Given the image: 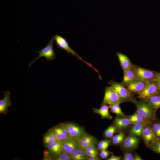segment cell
I'll use <instances>...</instances> for the list:
<instances>
[{
	"mask_svg": "<svg viewBox=\"0 0 160 160\" xmlns=\"http://www.w3.org/2000/svg\"><path fill=\"white\" fill-rule=\"evenodd\" d=\"M134 65L132 67L124 71L123 79L122 82L124 85L135 79Z\"/></svg>",
	"mask_w": 160,
	"mask_h": 160,
	"instance_id": "cell-22",
	"label": "cell"
},
{
	"mask_svg": "<svg viewBox=\"0 0 160 160\" xmlns=\"http://www.w3.org/2000/svg\"><path fill=\"white\" fill-rule=\"evenodd\" d=\"M139 140L136 136L131 135L126 137L123 140L122 148L129 151L135 148L138 145Z\"/></svg>",
	"mask_w": 160,
	"mask_h": 160,
	"instance_id": "cell-13",
	"label": "cell"
},
{
	"mask_svg": "<svg viewBox=\"0 0 160 160\" xmlns=\"http://www.w3.org/2000/svg\"><path fill=\"white\" fill-rule=\"evenodd\" d=\"M77 140L69 138L63 143V152L70 155L77 148Z\"/></svg>",
	"mask_w": 160,
	"mask_h": 160,
	"instance_id": "cell-18",
	"label": "cell"
},
{
	"mask_svg": "<svg viewBox=\"0 0 160 160\" xmlns=\"http://www.w3.org/2000/svg\"><path fill=\"white\" fill-rule=\"evenodd\" d=\"M4 96V98L0 100V113L6 114L8 109L12 105L10 100L11 93L9 91L3 92Z\"/></svg>",
	"mask_w": 160,
	"mask_h": 160,
	"instance_id": "cell-14",
	"label": "cell"
},
{
	"mask_svg": "<svg viewBox=\"0 0 160 160\" xmlns=\"http://www.w3.org/2000/svg\"><path fill=\"white\" fill-rule=\"evenodd\" d=\"M116 55L119 59L121 66L124 71L128 69L134 65L125 55L118 52L116 53Z\"/></svg>",
	"mask_w": 160,
	"mask_h": 160,
	"instance_id": "cell-17",
	"label": "cell"
},
{
	"mask_svg": "<svg viewBox=\"0 0 160 160\" xmlns=\"http://www.w3.org/2000/svg\"><path fill=\"white\" fill-rule=\"evenodd\" d=\"M46 147L49 153L54 156L63 152V143L61 142H55L49 144Z\"/></svg>",
	"mask_w": 160,
	"mask_h": 160,
	"instance_id": "cell-19",
	"label": "cell"
},
{
	"mask_svg": "<svg viewBox=\"0 0 160 160\" xmlns=\"http://www.w3.org/2000/svg\"><path fill=\"white\" fill-rule=\"evenodd\" d=\"M128 118L130 121L131 124H134L137 123H141L146 125L150 124L137 111L133 114L130 116Z\"/></svg>",
	"mask_w": 160,
	"mask_h": 160,
	"instance_id": "cell-24",
	"label": "cell"
},
{
	"mask_svg": "<svg viewBox=\"0 0 160 160\" xmlns=\"http://www.w3.org/2000/svg\"><path fill=\"white\" fill-rule=\"evenodd\" d=\"M87 159L88 160H98L99 159L98 157H88Z\"/></svg>",
	"mask_w": 160,
	"mask_h": 160,
	"instance_id": "cell-38",
	"label": "cell"
},
{
	"mask_svg": "<svg viewBox=\"0 0 160 160\" xmlns=\"http://www.w3.org/2000/svg\"><path fill=\"white\" fill-rule=\"evenodd\" d=\"M110 154V152L106 150H102L100 153V156L101 158L105 159L109 156Z\"/></svg>",
	"mask_w": 160,
	"mask_h": 160,
	"instance_id": "cell-35",
	"label": "cell"
},
{
	"mask_svg": "<svg viewBox=\"0 0 160 160\" xmlns=\"http://www.w3.org/2000/svg\"><path fill=\"white\" fill-rule=\"evenodd\" d=\"M54 40L55 44L58 48L65 50L68 54L70 53L72 55L75 56L79 60H81L88 66L93 68L97 73L98 72V70L95 69L92 64L83 60L78 54L71 48L68 41L65 37L56 34L55 36Z\"/></svg>",
	"mask_w": 160,
	"mask_h": 160,
	"instance_id": "cell-3",
	"label": "cell"
},
{
	"mask_svg": "<svg viewBox=\"0 0 160 160\" xmlns=\"http://www.w3.org/2000/svg\"><path fill=\"white\" fill-rule=\"evenodd\" d=\"M134 156L130 153L125 152L123 155V159L124 160H134Z\"/></svg>",
	"mask_w": 160,
	"mask_h": 160,
	"instance_id": "cell-34",
	"label": "cell"
},
{
	"mask_svg": "<svg viewBox=\"0 0 160 160\" xmlns=\"http://www.w3.org/2000/svg\"><path fill=\"white\" fill-rule=\"evenodd\" d=\"M157 93H160V91L157 81L155 80L146 83L143 90L137 94V97L146 101L150 97Z\"/></svg>",
	"mask_w": 160,
	"mask_h": 160,
	"instance_id": "cell-5",
	"label": "cell"
},
{
	"mask_svg": "<svg viewBox=\"0 0 160 160\" xmlns=\"http://www.w3.org/2000/svg\"><path fill=\"white\" fill-rule=\"evenodd\" d=\"M108 84L117 93L119 98V104L126 102L133 103L137 100L134 94L127 89L122 82H116L112 79L108 82Z\"/></svg>",
	"mask_w": 160,
	"mask_h": 160,
	"instance_id": "cell-1",
	"label": "cell"
},
{
	"mask_svg": "<svg viewBox=\"0 0 160 160\" xmlns=\"http://www.w3.org/2000/svg\"><path fill=\"white\" fill-rule=\"evenodd\" d=\"M118 103H116L109 105V108L111 109V112L114 113L117 115L124 116L125 115L121 111Z\"/></svg>",
	"mask_w": 160,
	"mask_h": 160,
	"instance_id": "cell-27",
	"label": "cell"
},
{
	"mask_svg": "<svg viewBox=\"0 0 160 160\" xmlns=\"http://www.w3.org/2000/svg\"><path fill=\"white\" fill-rule=\"evenodd\" d=\"M121 159V156H118L112 155L107 160H120Z\"/></svg>",
	"mask_w": 160,
	"mask_h": 160,
	"instance_id": "cell-36",
	"label": "cell"
},
{
	"mask_svg": "<svg viewBox=\"0 0 160 160\" xmlns=\"http://www.w3.org/2000/svg\"><path fill=\"white\" fill-rule=\"evenodd\" d=\"M146 101L149 105L153 113L156 115L157 111L160 108V93H156L148 99Z\"/></svg>",
	"mask_w": 160,
	"mask_h": 160,
	"instance_id": "cell-15",
	"label": "cell"
},
{
	"mask_svg": "<svg viewBox=\"0 0 160 160\" xmlns=\"http://www.w3.org/2000/svg\"><path fill=\"white\" fill-rule=\"evenodd\" d=\"M148 148L153 152L160 154V139L156 140Z\"/></svg>",
	"mask_w": 160,
	"mask_h": 160,
	"instance_id": "cell-29",
	"label": "cell"
},
{
	"mask_svg": "<svg viewBox=\"0 0 160 160\" xmlns=\"http://www.w3.org/2000/svg\"><path fill=\"white\" fill-rule=\"evenodd\" d=\"M116 103L119 104V98L117 93L111 86L106 87L102 105L107 104L109 105Z\"/></svg>",
	"mask_w": 160,
	"mask_h": 160,
	"instance_id": "cell-8",
	"label": "cell"
},
{
	"mask_svg": "<svg viewBox=\"0 0 160 160\" xmlns=\"http://www.w3.org/2000/svg\"><path fill=\"white\" fill-rule=\"evenodd\" d=\"M51 129L58 142L63 143L70 138L65 123H60Z\"/></svg>",
	"mask_w": 160,
	"mask_h": 160,
	"instance_id": "cell-9",
	"label": "cell"
},
{
	"mask_svg": "<svg viewBox=\"0 0 160 160\" xmlns=\"http://www.w3.org/2000/svg\"><path fill=\"white\" fill-rule=\"evenodd\" d=\"M142 137L144 143L147 147L157 139L151 124H148L144 126Z\"/></svg>",
	"mask_w": 160,
	"mask_h": 160,
	"instance_id": "cell-10",
	"label": "cell"
},
{
	"mask_svg": "<svg viewBox=\"0 0 160 160\" xmlns=\"http://www.w3.org/2000/svg\"><path fill=\"white\" fill-rule=\"evenodd\" d=\"M54 159L55 160H71L70 155L63 152L60 154L55 156Z\"/></svg>",
	"mask_w": 160,
	"mask_h": 160,
	"instance_id": "cell-33",
	"label": "cell"
},
{
	"mask_svg": "<svg viewBox=\"0 0 160 160\" xmlns=\"http://www.w3.org/2000/svg\"><path fill=\"white\" fill-rule=\"evenodd\" d=\"M156 80L160 81V72L158 73L156 76Z\"/></svg>",
	"mask_w": 160,
	"mask_h": 160,
	"instance_id": "cell-39",
	"label": "cell"
},
{
	"mask_svg": "<svg viewBox=\"0 0 160 160\" xmlns=\"http://www.w3.org/2000/svg\"><path fill=\"white\" fill-rule=\"evenodd\" d=\"M151 124L157 138L160 139V121L156 118Z\"/></svg>",
	"mask_w": 160,
	"mask_h": 160,
	"instance_id": "cell-28",
	"label": "cell"
},
{
	"mask_svg": "<svg viewBox=\"0 0 160 160\" xmlns=\"http://www.w3.org/2000/svg\"><path fill=\"white\" fill-rule=\"evenodd\" d=\"M54 36H53L52 37L50 41L44 48L41 49L39 51H36L39 53V55L29 63L28 67L30 66L36 60L41 57H45L47 61H52L55 59L56 55L53 48Z\"/></svg>",
	"mask_w": 160,
	"mask_h": 160,
	"instance_id": "cell-6",
	"label": "cell"
},
{
	"mask_svg": "<svg viewBox=\"0 0 160 160\" xmlns=\"http://www.w3.org/2000/svg\"><path fill=\"white\" fill-rule=\"evenodd\" d=\"M134 103L137 111L151 124L156 119V115L152 112L150 106L147 101L136 100Z\"/></svg>",
	"mask_w": 160,
	"mask_h": 160,
	"instance_id": "cell-2",
	"label": "cell"
},
{
	"mask_svg": "<svg viewBox=\"0 0 160 160\" xmlns=\"http://www.w3.org/2000/svg\"><path fill=\"white\" fill-rule=\"evenodd\" d=\"M134 160H142L143 159L137 154H135L134 156Z\"/></svg>",
	"mask_w": 160,
	"mask_h": 160,
	"instance_id": "cell-37",
	"label": "cell"
},
{
	"mask_svg": "<svg viewBox=\"0 0 160 160\" xmlns=\"http://www.w3.org/2000/svg\"><path fill=\"white\" fill-rule=\"evenodd\" d=\"M131 124L130 120L128 118L120 116L116 118L114 121V124L116 129L119 131L123 130Z\"/></svg>",
	"mask_w": 160,
	"mask_h": 160,
	"instance_id": "cell-16",
	"label": "cell"
},
{
	"mask_svg": "<svg viewBox=\"0 0 160 160\" xmlns=\"http://www.w3.org/2000/svg\"><path fill=\"white\" fill-rule=\"evenodd\" d=\"M124 135L122 132L114 136L112 138V142L114 144H118L122 142L124 140Z\"/></svg>",
	"mask_w": 160,
	"mask_h": 160,
	"instance_id": "cell-30",
	"label": "cell"
},
{
	"mask_svg": "<svg viewBox=\"0 0 160 160\" xmlns=\"http://www.w3.org/2000/svg\"><path fill=\"white\" fill-rule=\"evenodd\" d=\"M71 160H82L87 159L88 156L84 150L80 148H76L70 154Z\"/></svg>",
	"mask_w": 160,
	"mask_h": 160,
	"instance_id": "cell-20",
	"label": "cell"
},
{
	"mask_svg": "<svg viewBox=\"0 0 160 160\" xmlns=\"http://www.w3.org/2000/svg\"><path fill=\"white\" fill-rule=\"evenodd\" d=\"M146 83L134 79L124 85L127 89L133 94H138L144 88Z\"/></svg>",
	"mask_w": 160,
	"mask_h": 160,
	"instance_id": "cell-12",
	"label": "cell"
},
{
	"mask_svg": "<svg viewBox=\"0 0 160 160\" xmlns=\"http://www.w3.org/2000/svg\"><path fill=\"white\" fill-rule=\"evenodd\" d=\"M111 140H105L100 141L97 144L98 149L100 150H106L109 146Z\"/></svg>",
	"mask_w": 160,
	"mask_h": 160,
	"instance_id": "cell-31",
	"label": "cell"
},
{
	"mask_svg": "<svg viewBox=\"0 0 160 160\" xmlns=\"http://www.w3.org/2000/svg\"><path fill=\"white\" fill-rule=\"evenodd\" d=\"M156 80L157 81L159 89L160 91V81H159V80Z\"/></svg>",
	"mask_w": 160,
	"mask_h": 160,
	"instance_id": "cell-40",
	"label": "cell"
},
{
	"mask_svg": "<svg viewBox=\"0 0 160 160\" xmlns=\"http://www.w3.org/2000/svg\"><path fill=\"white\" fill-rule=\"evenodd\" d=\"M116 129V128L114 125L110 126L105 131V136L107 138L112 137Z\"/></svg>",
	"mask_w": 160,
	"mask_h": 160,
	"instance_id": "cell-32",
	"label": "cell"
},
{
	"mask_svg": "<svg viewBox=\"0 0 160 160\" xmlns=\"http://www.w3.org/2000/svg\"><path fill=\"white\" fill-rule=\"evenodd\" d=\"M109 106L107 105H102L99 109L93 108L94 112L100 115L102 119H112V116L109 112Z\"/></svg>",
	"mask_w": 160,
	"mask_h": 160,
	"instance_id": "cell-21",
	"label": "cell"
},
{
	"mask_svg": "<svg viewBox=\"0 0 160 160\" xmlns=\"http://www.w3.org/2000/svg\"><path fill=\"white\" fill-rule=\"evenodd\" d=\"M97 142L96 139L87 133L77 140V148L84 149L92 145H95Z\"/></svg>",
	"mask_w": 160,
	"mask_h": 160,
	"instance_id": "cell-11",
	"label": "cell"
},
{
	"mask_svg": "<svg viewBox=\"0 0 160 160\" xmlns=\"http://www.w3.org/2000/svg\"><path fill=\"white\" fill-rule=\"evenodd\" d=\"M87 155L90 157H98L97 148L95 145H91L84 149Z\"/></svg>",
	"mask_w": 160,
	"mask_h": 160,
	"instance_id": "cell-26",
	"label": "cell"
},
{
	"mask_svg": "<svg viewBox=\"0 0 160 160\" xmlns=\"http://www.w3.org/2000/svg\"><path fill=\"white\" fill-rule=\"evenodd\" d=\"M135 79L147 83L156 80L158 72L134 65Z\"/></svg>",
	"mask_w": 160,
	"mask_h": 160,
	"instance_id": "cell-4",
	"label": "cell"
},
{
	"mask_svg": "<svg viewBox=\"0 0 160 160\" xmlns=\"http://www.w3.org/2000/svg\"><path fill=\"white\" fill-rule=\"evenodd\" d=\"M43 141L44 145L46 147L50 144L58 142L55 134L51 129L44 135Z\"/></svg>",
	"mask_w": 160,
	"mask_h": 160,
	"instance_id": "cell-23",
	"label": "cell"
},
{
	"mask_svg": "<svg viewBox=\"0 0 160 160\" xmlns=\"http://www.w3.org/2000/svg\"><path fill=\"white\" fill-rule=\"evenodd\" d=\"M133 125L130 130V133L136 136H142L143 129L145 124L141 123H137Z\"/></svg>",
	"mask_w": 160,
	"mask_h": 160,
	"instance_id": "cell-25",
	"label": "cell"
},
{
	"mask_svg": "<svg viewBox=\"0 0 160 160\" xmlns=\"http://www.w3.org/2000/svg\"><path fill=\"white\" fill-rule=\"evenodd\" d=\"M69 137L77 140L86 133L84 128L76 124L65 123Z\"/></svg>",
	"mask_w": 160,
	"mask_h": 160,
	"instance_id": "cell-7",
	"label": "cell"
}]
</instances>
